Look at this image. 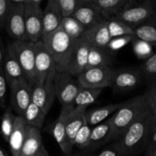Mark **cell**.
Instances as JSON below:
<instances>
[{"mask_svg":"<svg viewBox=\"0 0 156 156\" xmlns=\"http://www.w3.org/2000/svg\"><path fill=\"white\" fill-rule=\"evenodd\" d=\"M134 36L137 39L156 47V15L134 27Z\"/></svg>","mask_w":156,"mask_h":156,"instance_id":"obj_27","label":"cell"},{"mask_svg":"<svg viewBox=\"0 0 156 156\" xmlns=\"http://www.w3.org/2000/svg\"><path fill=\"white\" fill-rule=\"evenodd\" d=\"M64 156H75V154L74 155H73V154H68V155H64Z\"/></svg>","mask_w":156,"mask_h":156,"instance_id":"obj_48","label":"cell"},{"mask_svg":"<svg viewBox=\"0 0 156 156\" xmlns=\"http://www.w3.org/2000/svg\"><path fill=\"white\" fill-rule=\"evenodd\" d=\"M2 69L9 85L15 81L25 79L22 69L9 45L6 47V54Z\"/></svg>","mask_w":156,"mask_h":156,"instance_id":"obj_22","label":"cell"},{"mask_svg":"<svg viewBox=\"0 0 156 156\" xmlns=\"http://www.w3.org/2000/svg\"><path fill=\"white\" fill-rule=\"evenodd\" d=\"M135 36H125V37H116L113 38L109 43L107 45L106 48L108 49L110 51L113 53L116 50H119V49L122 48L125 45H126L128 43L132 42V40L134 39Z\"/></svg>","mask_w":156,"mask_h":156,"instance_id":"obj_38","label":"cell"},{"mask_svg":"<svg viewBox=\"0 0 156 156\" xmlns=\"http://www.w3.org/2000/svg\"><path fill=\"white\" fill-rule=\"evenodd\" d=\"M145 155L151 154L156 152V129L151 133L145 146Z\"/></svg>","mask_w":156,"mask_h":156,"instance_id":"obj_42","label":"cell"},{"mask_svg":"<svg viewBox=\"0 0 156 156\" xmlns=\"http://www.w3.org/2000/svg\"><path fill=\"white\" fill-rule=\"evenodd\" d=\"M8 45L16 56L24 78L33 86L35 84V44L31 41H14Z\"/></svg>","mask_w":156,"mask_h":156,"instance_id":"obj_6","label":"cell"},{"mask_svg":"<svg viewBox=\"0 0 156 156\" xmlns=\"http://www.w3.org/2000/svg\"><path fill=\"white\" fill-rule=\"evenodd\" d=\"M152 132V114L148 109L116 141L124 156H134L145 149Z\"/></svg>","mask_w":156,"mask_h":156,"instance_id":"obj_1","label":"cell"},{"mask_svg":"<svg viewBox=\"0 0 156 156\" xmlns=\"http://www.w3.org/2000/svg\"><path fill=\"white\" fill-rule=\"evenodd\" d=\"M56 69L54 60L42 41L35 43V84L43 85L50 73Z\"/></svg>","mask_w":156,"mask_h":156,"instance_id":"obj_13","label":"cell"},{"mask_svg":"<svg viewBox=\"0 0 156 156\" xmlns=\"http://www.w3.org/2000/svg\"><path fill=\"white\" fill-rule=\"evenodd\" d=\"M143 81L139 67L113 69L110 88L116 93L128 92Z\"/></svg>","mask_w":156,"mask_h":156,"instance_id":"obj_9","label":"cell"},{"mask_svg":"<svg viewBox=\"0 0 156 156\" xmlns=\"http://www.w3.org/2000/svg\"><path fill=\"white\" fill-rule=\"evenodd\" d=\"M107 20L115 18L123 9L128 0H89Z\"/></svg>","mask_w":156,"mask_h":156,"instance_id":"obj_25","label":"cell"},{"mask_svg":"<svg viewBox=\"0 0 156 156\" xmlns=\"http://www.w3.org/2000/svg\"><path fill=\"white\" fill-rule=\"evenodd\" d=\"M90 46L84 38L75 41L74 47L70 55L67 66V73L74 77H77L87 68Z\"/></svg>","mask_w":156,"mask_h":156,"instance_id":"obj_14","label":"cell"},{"mask_svg":"<svg viewBox=\"0 0 156 156\" xmlns=\"http://www.w3.org/2000/svg\"><path fill=\"white\" fill-rule=\"evenodd\" d=\"M133 51L139 59L145 60L153 54L152 46L143 41L134 37L132 41Z\"/></svg>","mask_w":156,"mask_h":156,"instance_id":"obj_36","label":"cell"},{"mask_svg":"<svg viewBox=\"0 0 156 156\" xmlns=\"http://www.w3.org/2000/svg\"><path fill=\"white\" fill-rule=\"evenodd\" d=\"M149 109L144 94L132 98L123 102L120 108L109 118L113 128V141H116L122 133Z\"/></svg>","mask_w":156,"mask_h":156,"instance_id":"obj_2","label":"cell"},{"mask_svg":"<svg viewBox=\"0 0 156 156\" xmlns=\"http://www.w3.org/2000/svg\"><path fill=\"white\" fill-rule=\"evenodd\" d=\"M10 88V107L17 116H21L32 102V85L26 79L15 81Z\"/></svg>","mask_w":156,"mask_h":156,"instance_id":"obj_10","label":"cell"},{"mask_svg":"<svg viewBox=\"0 0 156 156\" xmlns=\"http://www.w3.org/2000/svg\"><path fill=\"white\" fill-rule=\"evenodd\" d=\"M54 85L56 98L62 107L72 106L75 98L83 88L77 79L67 72H56Z\"/></svg>","mask_w":156,"mask_h":156,"instance_id":"obj_7","label":"cell"},{"mask_svg":"<svg viewBox=\"0 0 156 156\" xmlns=\"http://www.w3.org/2000/svg\"><path fill=\"white\" fill-rule=\"evenodd\" d=\"M35 156H50L49 155V153L47 152V149H45V148H43L42 149H41V151H40L39 153L38 154V155H36Z\"/></svg>","mask_w":156,"mask_h":156,"instance_id":"obj_44","label":"cell"},{"mask_svg":"<svg viewBox=\"0 0 156 156\" xmlns=\"http://www.w3.org/2000/svg\"><path fill=\"white\" fill-rule=\"evenodd\" d=\"M8 82L2 69H0V108H6V94H7Z\"/></svg>","mask_w":156,"mask_h":156,"instance_id":"obj_40","label":"cell"},{"mask_svg":"<svg viewBox=\"0 0 156 156\" xmlns=\"http://www.w3.org/2000/svg\"><path fill=\"white\" fill-rule=\"evenodd\" d=\"M85 113L73 107L69 106L66 117V132L67 140L72 148L74 147V139L81 126L86 122Z\"/></svg>","mask_w":156,"mask_h":156,"instance_id":"obj_20","label":"cell"},{"mask_svg":"<svg viewBox=\"0 0 156 156\" xmlns=\"http://www.w3.org/2000/svg\"><path fill=\"white\" fill-rule=\"evenodd\" d=\"M73 17L80 23L85 30L98 23L108 21L89 0H80Z\"/></svg>","mask_w":156,"mask_h":156,"instance_id":"obj_15","label":"cell"},{"mask_svg":"<svg viewBox=\"0 0 156 156\" xmlns=\"http://www.w3.org/2000/svg\"><path fill=\"white\" fill-rule=\"evenodd\" d=\"M122 105H123V102L110 104L106 106L93 108L90 111H86V122L91 127L99 124L106 120L107 118L109 119L112 115H113L122 107Z\"/></svg>","mask_w":156,"mask_h":156,"instance_id":"obj_24","label":"cell"},{"mask_svg":"<svg viewBox=\"0 0 156 156\" xmlns=\"http://www.w3.org/2000/svg\"><path fill=\"white\" fill-rule=\"evenodd\" d=\"M4 28L14 41H28L24 21V0H10Z\"/></svg>","mask_w":156,"mask_h":156,"instance_id":"obj_5","label":"cell"},{"mask_svg":"<svg viewBox=\"0 0 156 156\" xmlns=\"http://www.w3.org/2000/svg\"><path fill=\"white\" fill-rule=\"evenodd\" d=\"M113 68L100 66L88 68L76 77L83 88L103 89L110 87Z\"/></svg>","mask_w":156,"mask_h":156,"instance_id":"obj_11","label":"cell"},{"mask_svg":"<svg viewBox=\"0 0 156 156\" xmlns=\"http://www.w3.org/2000/svg\"><path fill=\"white\" fill-rule=\"evenodd\" d=\"M80 2V0H56L64 18L73 16L79 5Z\"/></svg>","mask_w":156,"mask_h":156,"instance_id":"obj_37","label":"cell"},{"mask_svg":"<svg viewBox=\"0 0 156 156\" xmlns=\"http://www.w3.org/2000/svg\"><path fill=\"white\" fill-rule=\"evenodd\" d=\"M107 26L112 39L121 37L134 36V28L116 19L108 20Z\"/></svg>","mask_w":156,"mask_h":156,"instance_id":"obj_31","label":"cell"},{"mask_svg":"<svg viewBox=\"0 0 156 156\" xmlns=\"http://www.w3.org/2000/svg\"><path fill=\"white\" fill-rule=\"evenodd\" d=\"M16 116L13 114V111L10 106L6 107L1 117L0 123V133L6 142H9V137L13 130L14 123Z\"/></svg>","mask_w":156,"mask_h":156,"instance_id":"obj_30","label":"cell"},{"mask_svg":"<svg viewBox=\"0 0 156 156\" xmlns=\"http://www.w3.org/2000/svg\"><path fill=\"white\" fill-rule=\"evenodd\" d=\"M154 8H155V15H156V2H154Z\"/></svg>","mask_w":156,"mask_h":156,"instance_id":"obj_49","label":"cell"},{"mask_svg":"<svg viewBox=\"0 0 156 156\" xmlns=\"http://www.w3.org/2000/svg\"><path fill=\"white\" fill-rule=\"evenodd\" d=\"M75 156H95V155L94 154L91 153V152H83V153L75 154Z\"/></svg>","mask_w":156,"mask_h":156,"instance_id":"obj_45","label":"cell"},{"mask_svg":"<svg viewBox=\"0 0 156 156\" xmlns=\"http://www.w3.org/2000/svg\"><path fill=\"white\" fill-rule=\"evenodd\" d=\"M61 27L74 41L82 37L85 31L84 27L73 16L64 18Z\"/></svg>","mask_w":156,"mask_h":156,"instance_id":"obj_33","label":"cell"},{"mask_svg":"<svg viewBox=\"0 0 156 156\" xmlns=\"http://www.w3.org/2000/svg\"><path fill=\"white\" fill-rule=\"evenodd\" d=\"M6 47H5L2 38L0 37V69H2L5 57H6Z\"/></svg>","mask_w":156,"mask_h":156,"instance_id":"obj_43","label":"cell"},{"mask_svg":"<svg viewBox=\"0 0 156 156\" xmlns=\"http://www.w3.org/2000/svg\"><path fill=\"white\" fill-rule=\"evenodd\" d=\"M145 156H156V152L151 154H148V155H145Z\"/></svg>","mask_w":156,"mask_h":156,"instance_id":"obj_47","label":"cell"},{"mask_svg":"<svg viewBox=\"0 0 156 156\" xmlns=\"http://www.w3.org/2000/svg\"><path fill=\"white\" fill-rule=\"evenodd\" d=\"M10 0H0V29L3 28L9 12Z\"/></svg>","mask_w":156,"mask_h":156,"instance_id":"obj_41","label":"cell"},{"mask_svg":"<svg viewBox=\"0 0 156 156\" xmlns=\"http://www.w3.org/2000/svg\"><path fill=\"white\" fill-rule=\"evenodd\" d=\"M155 15L154 2L150 0H128L122 12L115 18L133 28Z\"/></svg>","mask_w":156,"mask_h":156,"instance_id":"obj_4","label":"cell"},{"mask_svg":"<svg viewBox=\"0 0 156 156\" xmlns=\"http://www.w3.org/2000/svg\"><path fill=\"white\" fill-rule=\"evenodd\" d=\"M41 41L54 60L57 72H67L74 40L60 27L53 33L43 37Z\"/></svg>","mask_w":156,"mask_h":156,"instance_id":"obj_3","label":"cell"},{"mask_svg":"<svg viewBox=\"0 0 156 156\" xmlns=\"http://www.w3.org/2000/svg\"><path fill=\"white\" fill-rule=\"evenodd\" d=\"M44 147L41 130L28 126L20 156H35Z\"/></svg>","mask_w":156,"mask_h":156,"instance_id":"obj_23","label":"cell"},{"mask_svg":"<svg viewBox=\"0 0 156 156\" xmlns=\"http://www.w3.org/2000/svg\"><path fill=\"white\" fill-rule=\"evenodd\" d=\"M47 114L36 105L32 102L21 116L26 124L41 130Z\"/></svg>","mask_w":156,"mask_h":156,"instance_id":"obj_29","label":"cell"},{"mask_svg":"<svg viewBox=\"0 0 156 156\" xmlns=\"http://www.w3.org/2000/svg\"><path fill=\"white\" fill-rule=\"evenodd\" d=\"M24 21L28 41L37 43L43 37V10L40 0H24Z\"/></svg>","mask_w":156,"mask_h":156,"instance_id":"obj_8","label":"cell"},{"mask_svg":"<svg viewBox=\"0 0 156 156\" xmlns=\"http://www.w3.org/2000/svg\"><path fill=\"white\" fill-rule=\"evenodd\" d=\"M27 126L28 125L26 124L22 117H15L13 130L8 142L12 156H20L21 148L26 136Z\"/></svg>","mask_w":156,"mask_h":156,"instance_id":"obj_21","label":"cell"},{"mask_svg":"<svg viewBox=\"0 0 156 156\" xmlns=\"http://www.w3.org/2000/svg\"><path fill=\"white\" fill-rule=\"evenodd\" d=\"M143 80L148 85L156 82V53L144 60L139 66Z\"/></svg>","mask_w":156,"mask_h":156,"instance_id":"obj_32","label":"cell"},{"mask_svg":"<svg viewBox=\"0 0 156 156\" xmlns=\"http://www.w3.org/2000/svg\"><path fill=\"white\" fill-rule=\"evenodd\" d=\"M102 92V89L82 88L75 98L72 107L86 112L87 107L96 102Z\"/></svg>","mask_w":156,"mask_h":156,"instance_id":"obj_28","label":"cell"},{"mask_svg":"<svg viewBox=\"0 0 156 156\" xmlns=\"http://www.w3.org/2000/svg\"><path fill=\"white\" fill-rule=\"evenodd\" d=\"M86 42L93 47L105 48L112 40L107 26V21H102L86 29L83 34Z\"/></svg>","mask_w":156,"mask_h":156,"instance_id":"obj_17","label":"cell"},{"mask_svg":"<svg viewBox=\"0 0 156 156\" xmlns=\"http://www.w3.org/2000/svg\"><path fill=\"white\" fill-rule=\"evenodd\" d=\"M0 156H9L8 155L7 152H6L1 146H0Z\"/></svg>","mask_w":156,"mask_h":156,"instance_id":"obj_46","label":"cell"},{"mask_svg":"<svg viewBox=\"0 0 156 156\" xmlns=\"http://www.w3.org/2000/svg\"><path fill=\"white\" fill-rule=\"evenodd\" d=\"M68 108L69 106L62 107L59 116L50 126V133L64 155L71 154L73 150V148L71 147L67 140L66 132V117Z\"/></svg>","mask_w":156,"mask_h":156,"instance_id":"obj_16","label":"cell"},{"mask_svg":"<svg viewBox=\"0 0 156 156\" xmlns=\"http://www.w3.org/2000/svg\"><path fill=\"white\" fill-rule=\"evenodd\" d=\"M91 130V126H89L87 122H85L76 133L74 139V146L85 152L90 143Z\"/></svg>","mask_w":156,"mask_h":156,"instance_id":"obj_35","label":"cell"},{"mask_svg":"<svg viewBox=\"0 0 156 156\" xmlns=\"http://www.w3.org/2000/svg\"><path fill=\"white\" fill-rule=\"evenodd\" d=\"M63 19L64 18L56 0H49L43 10V37L53 33L59 28Z\"/></svg>","mask_w":156,"mask_h":156,"instance_id":"obj_19","label":"cell"},{"mask_svg":"<svg viewBox=\"0 0 156 156\" xmlns=\"http://www.w3.org/2000/svg\"><path fill=\"white\" fill-rule=\"evenodd\" d=\"M143 94L152 114V133L156 129V82L148 85Z\"/></svg>","mask_w":156,"mask_h":156,"instance_id":"obj_34","label":"cell"},{"mask_svg":"<svg viewBox=\"0 0 156 156\" xmlns=\"http://www.w3.org/2000/svg\"><path fill=\"white\" fill-rule=\"evenodd\" d=\"M57 70H53L46 78L43 85H34L32 87V102L41 108L47 115L56 98L54 79Z\"/></svg>","mask_w":156,"mask_h":156,"instance_id":"obj_12","label":"cell"},{"mask_svg":"<svg viewBox=\"0 0 156 156\" xmlns=\"http://www.w3.org/2000/svg\"><path fill=\"white\" fill-rule=\"evenodd\" d=\"M113 141V128L109 119L92 127L90 143L85 152H93Z\"/></svg>","mask_w":156,"mask_h":156,"instance_id":"obj_18","label":"cell"},{"mask_svg":"<svg viewBox=\"0 0 156 156\" xmlns=\"http://www.w3.org/2000/svg\"><path fill=\"white\" fill-rule=\"evenodd\" d=\"M113 62V53L110 51L106 47L101 48L90 47L87 69L100 66L111 67Z\"/></svg>","mask_w":156,"mask_h":156,"instance_id":"obj_26","label":"cell"},{"mask_svg":"<svg viewBox=\"0 0 156 156\" xmlns=\"http://www.w3.org/2000/svg\"><path fill=\"white\" fill-rule=\"evenodd\" d=\"M95 156H124V155L118 142L114 141L112 144L102 149Z\"/></svg>","mask_w":156,"mask_h":156,"instance_id":"obj_39","label":"cell"}]
</instances>
